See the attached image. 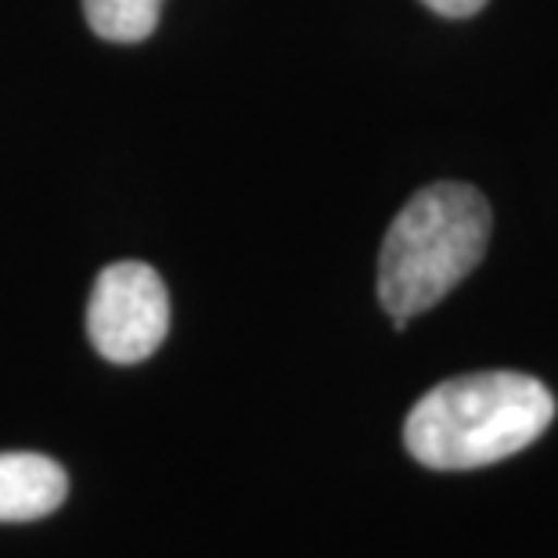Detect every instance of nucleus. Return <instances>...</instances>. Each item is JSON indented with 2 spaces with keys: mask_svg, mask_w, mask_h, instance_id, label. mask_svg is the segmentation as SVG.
<instances>
[{
  "mask_svg": "<svg viewBox=\"0 0 558 558\" xmlns=\"http://www.w3.org/2000/svg\"><path fill=\"white\" fill-rule=\"evenodd\" d=\"M170 331V295L148 264L123 259L105 267L87 303V336L112 364L151 357Z\"/></svg>",
  "mask_w": 558,
  "mask_h": 558,
  "instance_id": "3",
  "label": "nucleus"
},
{
  "mask_svg": "<svg viewBox=\"0 0 558 558\" xmlns=\"http://www.w3.org/2000/svg\"><path fill=\"white\" fill-rule=\"evenodd\" d=\"M555 422L551 389L522 372L458 375L429 389L403 422V447L425 469L465 472L526 450Z\"/></svg>",
  "mask_w": 558,
  "mask_h": 558,
  "instance_id": "1",
  "label": "nucleus"
},
{
  "mask_svg": "<svg viewBox=\"0 0 558 558\" xmlns=\"http://www.w3.org/2000/svg\"><path fill=\"white\" fill-rule=\"evenodd\" d=\"M422 4H429L436 15H447V19H469L483 11L486 0H422Z\"/></svg>",
  "mask_w": 558,
  "mask_h": 558,
  "instance_id": "6",
  "label": "nucleus"
},
{
  "mask_svg": "<svg viewBox=\"0 0 558 558\" xmlns=\"http://www.w3.org/2000/svg\"><path fill=\"white\" fill-rule=\"evenodd\" d=\"M162 0H83V15L101 40L137 44L151 37Z\"/></svg>",
  "mask_w": 558,
  "mask_h": 558,
  "instance_id": "5",
  "label": "nucleus"
},
{
  "mask_svg": "<svg viewBox=\"0 0 558 558\" xmlns=\"http://www.w3.org/2000/svg\"><path fill=\"white\" fill-rule=\"evenodd\" d=\"M69 476L54 458L33 450L0 454V522H33L62 508Z\"/></svg>",
  "mask_w": 558,
  "mask_h": 558,
  "instance_id": "4",
  "label": "nucleus"
},
{
  "mask_svg": "<svg viewBox=\"0 0 558 558\" xmlns=\"http://www.w3.org/2000/svg\"><path fill=\"white\" fill-rule=\"evenodd\" d=\"M490 202L480 187L444 181L414 195L378 253V300L403 328L480 267L490 245Z\"/></svg>",
  "mask_w": 558,
  "mask_h": 558,
  "instance_id": "2",
  "label": "nucleus"
}]
</instances>
